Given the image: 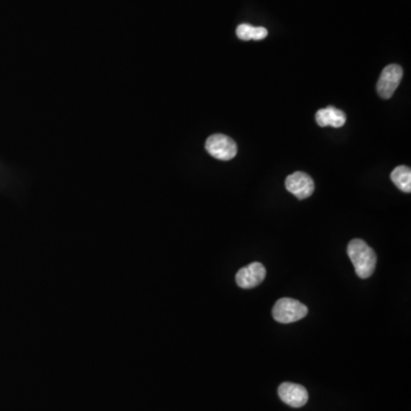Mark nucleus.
I'll list each match as a JSON object with an SVG mask.
<instances>
[{"label":"nucleus","instance_id":"obj_1","mask_svg":"<svg viewBox=\"0 0 411 411\" xmlns=\"http://www.w3.org/2000/svg\"><path fill=\"white\" fill-rule=\"evenodd\" d=\"M348 255L359 278H369L375 272L377 256L363 240H352L348 246Z\"/></svg>","mask_w":411,"mask_h":411},{"label":"nucleus","instance_id":"obj_2","mask_svg":"<svg viewBox=\"0 0 411 411\" xmlns=\"http://www.w3.org/2000/svg\"><path fill=\"white\" fill-rule=\"evenodd\" d=\"M308 310L304 304L293 298H282L273 306L272 315L280 324H291L302 320L308 315Z\"/></svg>","mask_w":411,"mask_h":411},{"label":"nucleus","instance_id":"obj_6","mask_svg":"<svg viewBox=\"0 0 411 411\" xmlns=\"http://www.w3.org/2000/svg\"><path fill=\"white\" fill-rule=\"evenodd\" d=\"M266 277V269L263 264L254 262L249 264L246 267H242L238 271L236 275V284L244 289H251V288L260 286L264 282Z\"/></svg>","mask_w":411,"mask_h":411},{"label":"nucleus","instance_id":"obj_3","mask_svg":"<svg viewBox=\"0 0 411 411\" xmlns=\"http://www.w3.org/2000/svg\"><path fill=\"white\" fill-rule=\"evenodd\" d=\"M206 150L218 160L229 161L236 157L238 152L236 143L224 134H214L206 141Z\"/></svg>","mask_w":411,"mask_h":411},{"label":"nucleus","instance_id":"obj_9","mask_svg":"<svg viewBox=\"0 0 411 411\" xmlns=\"http://www.w3.org/2000/svg\"><path fill=\"white\" fill-rule=\"evenodd\" d=\"M391 179L396 184V188L405 194L411 192V170L407 166L396 167L393 172H391Z\"/></svg>","mask_w":411,"mask_h":411},{"label":"nucleus","instance_id":"obj_4","mask_svg":"<svg viewBox=\"0 0 411 411\" xmlns=\"http://www.w3.org/2000/svg\"><path fill=\"white\" fill-rule=\"evenodd\" d=\"M403 70L398 64H388L381 71V77L378 79L377 93L384 100H388L393 96L396 88L399 87L403 80Z\"/></svg>","mask_w":411,"mask_h":411},{"label":"nucleus","instance_id":"obj_5","mask_svg":"<svg viewBox=\"0 0 411 411\" xmlns=\"http://www.w3.org/2000/svg\"><path fill=\"white\" fill-rule=\"evenodd\" d=\"M284 184L288 192L293 194L297 199H306L315 192V181L306 172H293L286 179Z\"/></svg>","mask_w":411,"mask_h":411},{"label":"nucleus","instance_id":"obj_10","mask_svg":"<svg viewBox=\"0 0 411 411\" xmlns=\"http://www.w3.org/2000/svg\"><path fill=\"white\" fill-rule=\"evenodd\" d=\"M267 30L263 27H251V25H240L236 27V36L241 40H262L267 37Z\"/></svg>","mask_w":411,"mask_h":411},{"label":"nucleus","instance_id":"obj_8","mask_svg":"<svg viewBox=\"0 0 411 411\" xmlns=\"http://www.w3.org/2000/svg\"><path fill=\"white\" fill-rule=\"evenodd\" d=\"M315 120L320 127L331 126L339 128L343 127L346 122V115L342 110L337 109L335 106H327L317 112Z\"/></svg>","mask_w":411,"mask_h":411},{"label":"nucleus","instance_id":"obj_7","mask_svg":"<svg viewBox=\"0 0 411 411\" xmlns=\"http://www.w3.org/2000/svg\"><path fill=\"white\" fill-rule=\"evenodd\" d=\"M280 399L286 405H291L293 408H301L305 405L308 400V393L305 387L300 384H293V383H282L279 386L278 390Z\"/></svg>","mask_w":411,"mask_h":411}]
</instances>
